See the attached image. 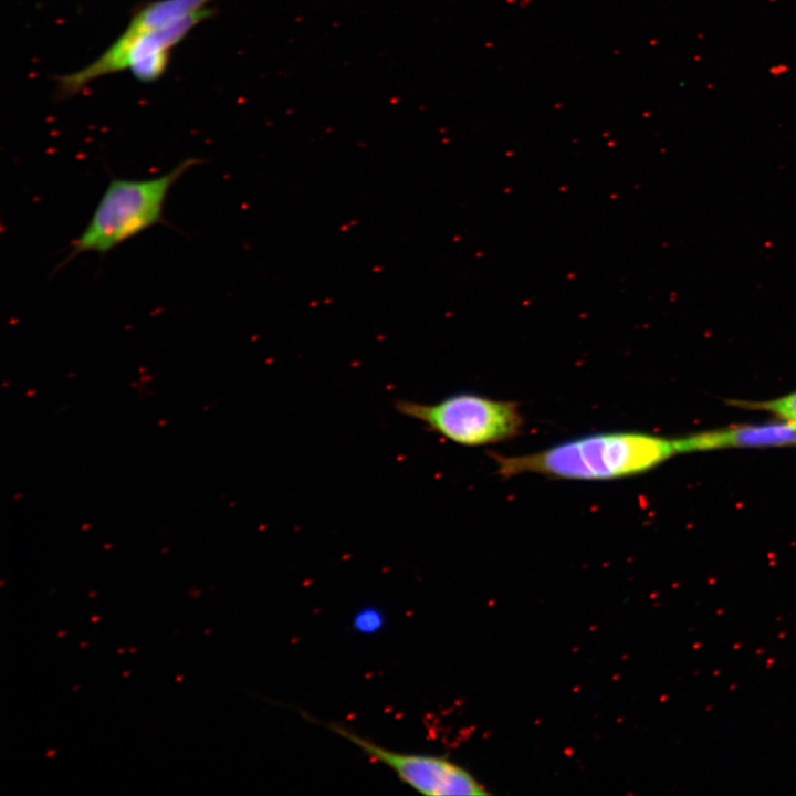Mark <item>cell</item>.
<instances>
[{"instance_id": "cell-3", "label": "cell", "mask_w": 796, "mask_h": 796, "mask_svg": "<svg viewBox=\"0 0 796 796\" xmlns=\"http://www.w3.org/2000/svg\"><path fill=\"white\" fill-rule=\"evenodd\" d=\"M396 410L432 432L464 447H482L521 434L524 417L515 401L458 392L436 402L396 400Z\"/></svg>"}, {"instance_id": "cell-2", "label": "cell", "mask_w": 796, "mask_h": 796, "mask_svg": "<svg viewBox=\"0 0 796 796\" xmlns=\"http://www.w3.org/2000/svg\"><path fill=\"white\" fill-rule=\"evenodd\" d=\"M199 163L201 161L196 158L185 159L168 172L155 178H112L87 226L72 242L62 264L86 252L105 254L150 227L161 223L170 189Z\"/></svg>"}, {"instance_id": "cell-6", "label": "cell", "mask_w": 796, "mask_h": 796, "mask_svg": "<svg viewBox=\"0 0 796 796\" xmlns=\"http://www.w3.org/2000/svg\"><path fill=\"white\" fill-rule=\"evenodd\" d=\"M678 453L796 443V428L786 423L745 425L674 438Z\"/></svg>"}, {"instance_id": "cell-7", "label": "cell", "mask_w": 796, "mask_h": 796, "mask_svg": "<svg viewBox=\"0 0 796 796\" xmlns=\"http://www.w3.org/2000/svg\"><path fill=\"white\" fill-rule=\"evenodd\" d=\"M212 0H155L137 10L119 38L129 40L208 8Z\"/></svg>"}, {"instance_id": "cell-10", "label": "cell", "mask_w": 796, "mask_h": 796, "mask_svg": "<svg viewBox=\"0 0 796 796\" xmlns=\"http://www.w3.org/2000/svg\"><path fill=\"white\" fill-rule=\"evenodd\" d=\"M788 423H789V422H788ZM790 425H793V426L796 428V422H795V423H790Z\"/></svg>"}, {"instance_id": "cell-9", "label": "cell", "mask_w": 796, "mask_h": 796, "mask_svg": "<svg viewBox=\"0 0 796 796\" xmlns=\"http://www.w3.org/2000/svg\"><path fill=\"white\" fill-rule=\"evenodd\" d=\"M380 625V616L374 610H364L356 617V627L362 631H374Z\"/></svg>"}, {"instance_id": "cell-5", "label": "cell", "mask_w": 796, "mask_h": 796, "mask_svg": "<svg viewBox=\"0 0 796 796\" xmlns=\"http://www.w3.org/2000/svg\"><path fill=\"white\" fill-rule=\"evenodd\" d=\"M329 729L356 745L371 760L387 766L400 781L421 794L431 796L488 794L471 774L443 757L391 751L339 724H331Z\"/></svg>"}, {"instance_id": "cell-8", "label": "cell", "mask_w": 796, "mask_h": 796, "mask_svg": "<svg viewBox=\"0 0 796 796\" xmlns=\"http://www.w3.org/2000/svg\"><path fill=\"white\" fill-rule=\"evenodd\" d=\"M735 404L744 406V408L772 412L789 423L796 422V391L772 400L740 401Z\"/></svg>"}, {"instance_id": "cell-1", "label": "cell", "mask_w": 796, "mask_h": 796, "mask_svg": "<svg viewBox=\"0 0 796 796\" xmlns=\"http://www.w3.org/2000/svg\"><path fill=\"white\" fill-rule=\"evenodd\" d=\"M678 454L674 438L639 431L596 432L515 455L493 453L503 478L540 474L556 480L612 481L645 473Z\"/></svg>"}, {"instance_id": "cell-4", "label": "cell", "mask_w": 796, "mask_h": 796, "mask_svg": "<svg viewBox=\"0 0 796 796\" xmlns=\"http://www.w3.org/2000/svg\"><path fill=\"white\" fill-rule=\"evenodd\" d=\"M211 14L212 10L205 8L136 38H117L91 64L63 75L57 81L59 95L70 97L93 81L125 70L140 82L157 81L167 71L171 50Z\"/></svg>"}]
</instances>
